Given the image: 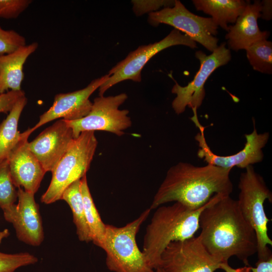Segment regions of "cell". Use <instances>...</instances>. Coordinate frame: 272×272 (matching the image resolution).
I'll use <instances>...</instances> for the list:
<instances>
[{
    "label": "cell",
    "instance_id": "6da1fadb",
    "mask_svg": "<svg viewBox=\"0 0 272 272\" xmlns=\"http://www.w3.org/2000/svg\"><path fill=\"white\" fill-rule=\"evenodd\" d=\"M198 235L207 250L222 262L235 256L246 266L248 258L257 253L256 233L243 217L237 200L216 194L201 212Z\"/></svg>",
    "mask_w": 272,
    "mask_h": 272
},
{
    "label": "cell",
    "instance_id": "7a4b0ae2",
    "mask_svg": "<svg viewBox=\"0 0 272 272\" xmlns=\"http://www.w3.org/2000/svg\"><path fill=\"white\" fill-rule=\"evenodd\" d=\"M231 170L208 164L196 166L179 162L168 169L150 209H156L174 201L196 210L216 194L230 195L233 189L230 177Z\"/></svg>",
    "mask_w": 272,
    "mask_h": 272
},
{
    "label": "cell",
    "instance_id": "3957f363",
    "mask_svg": "<svg viewBox=\"0 0 272 272\" xmlns=\"http://www.w3.org/2000/svg\"><path fill=\"white\" fill-rule=\"evenodd\" d=\"M212 197L206 205L196 210L189 209L178 202L156 209L146 228L142 250L150 268L155 269L160 267L162 253L171 242L194 236L199 229V216L211 203Z\"/></svg>",
    "mask_w": 272,
    "mask_h": 272
},
{
    "label": "cell",
    "instance_id": "277c9868",
    "mask_svg": "<svg viewBox=\"0 0 272 272\" xmlns=\"http://www.w3.org/2000/svg\"><path fill=\"white\" fill-rule=\"evenodd\" d=\"M237 200L240 210L246 221L254 230L257 243V261H264L272 256L268 245L272 240L268 235L267 217L264 202L272 201V193L263 177L255 171L252 165L245 168L240 176Z\"/></svg>",
    "mask_w": 272,
    "mask_h": 272
},
{
    "label": "cell",
    "instance_id": "5b68a950",
    "mask_svg": "<svg viewBox=\"0 0 272 272\" xmlns=\"http://www.w3.org/2000/svg\"><path fill=\"white\" fill-rule=\"evenodd\" d=\"M151 210L144 211L134 220L123 227L106 224L102 249L106 253V264L113 272H150L145 256L139 249L136 235Z\"/></svg>",
    "mask_w": 272,
    "mask_h": 272
},
{
    "label": "cell",
    "instance_id": "8992f818",
    "mask_svg": "<svg viewBox=\"0 0 272 272\" xmlns=\"http://www.w3.org/2000/svg\"><path fill=\"white\" fill-rule=\"evenodd\" d=\"M98 142L94 131H86L74 139L72 144L51 172L49 185L41 196V201L52 203L60 200L64 190L81 179L89 170Z\"/></svg>",
    "mask_w": 272,
    "mask_h": 272
},
{
    "label": "cell",
    "instance_id": "52a82bcc",
    "mask_svg": "<svg viewBox=\"0 0 272 272\" xmlns=\"http://www.w3.org/2000/svg\"><path fill=\"white\" fill-rule=\"evenodd\" d=\"M148 21L153 26L165 24L173 27L189 36L210 51L218 47V26L212 18L196 15L187 10L182 3L175 0L172 7H166L160 11L150 12Z\"/></svg>",
    "mask_w": 272,
    "mask_h": 272
},
{
    "label": "cell",
    "instance_id": "ba28073f",
    "mask_svg": "<svg viewBox=\"0 0 272 272\" xmlns=\"http://www.w3.org/2000/svg\"><path fill=\"white\" fill-rule=\"evenodd\" d=\"M177 45H183L191 48L197 47L194 41L174 29L160 41L139 46L113 67L108 74L110 76L108 79L99 88V96H103L108 89L122 81L130 80L140 82L141 71L148 61L163 49Z\"/></svg>",
    "mask_w": 272,
    "mask_h": 272
},
{
    "label": "cell",
    "instance_id": "9c48e42d",
    "mask_svg": "<svg viewBox=\"0 0 272 272\" xmlns=\"http://www.w3.org/2000/svg\"><path fill=\"white\" fill-rule=\"evenodd\" d=\"M127 98L125 93L99 96L94 99L91 111L85 117L76 120L64 119L72 128L74 138L86 131L103 130L117 136L123 135V130L131 125L128 110L118 109Z\"/></svg>",
    "mask_w": 272,
    "mask_h": 272
},
{
    "label": "cell",
    "instance_id": "30bf717a",
    "mask_svg": "<svg viewBox=\"0 0 272 272\" xmlns=\"http://www.w3.org/2000/svg\"><path fill=\"white\" fill-rule=\"evenodd\" d=\"M193 113L190 119L199 130L195 136L199 147L197 155L199 158L203 159L207 164L225 169H232L234 167L245 169L262 161L264 157L262 149L266 145L269 134L267 132L258 133L254 119L252 120L253 131L245 135L246 142L243 149L233 155L223 156L216 155L211 150L205 138V128L198 120L197 111L193 110Z\"/></svg>",
    "mask_w": 272,
    "mask_h": 272
},
{
    "label": "cell",
    "instance_id": "8fae6325",
    "mask_svg": "<svg viewBox=\"0 0 272 272\" xmlns=\"http://www.w3.org/2000/svg\"><path fill=\"white\" fill-rule=\"evenodd\" d=\"M226 45L225 42L221 43L209 55L200 50L195 52L200 67L193 79L184 87L175 82L171 90L176 95L172 103L176 114L183 113L186 107L197 109L200 106L206 95L204 85L206 81L215 70L231 60L230 50Z\"/></svg>",
    "mask_w": 272,
    "mask_h": 272
},
{
    "label": "cell",
    "instance_id": "7c38bea8",
    "mask_svg": "<svg viewBox=\"0 0 272 272\" xmlns=\"http://www.w3.org/2000/svg\"><path fill=\"white\" fill-rule=\"evenodd\" d=\"M221 263L198 236L169 244L162 253L160 268L165 272H214Z\"/></svg>",
    "mask_w": 272,
    "mask_h": 272
},
{
    "label": "cell",
    "instance_id": "4fadbf2b",
    "mask_svg": "<svg viewBox=\"0 0 272 272\" xmlns=\"http://www.w3.org/2000/svg\"><path fill=\"white\" fill-rule=\"evenodd\" d=\"M18 203L3 211L5 219L14 227L17 238L33 246H39L44 239V231L39 205L34 194L22 188L17 190Z\"/></svg>",
    "mask_w": 272,
    "mask_h": 272
},
{
    "label": "cell",
    "instance_id": "5bb4252c",
    "mask_svg": "<svg viewBox=\"0 0 272 272\" xmlns=\"http://www.w3.org/2000/svg\"><path fill=\"white\" fill-rule=\"evenodd\" d=\"M109 77L107 74L94 79L82 89L56 94L52 105L40 116L39 121L33 127L29 128L30 133L54 119L62 118L66 120H76L87 116L91 111L93 104L89 99L90 96Z\"/></svg>",
    "mask_w": 272,
    "mask_h": 272
},
{
    "label": "cell",
    "instance_id": "9a60e30c",
    "mask_svg": "<svg viewBox=\"0 0 272 272\" xmlns=\"http://www.w3.org/2000/svg\"><path fill=\"white\" fill-rule=\"evenodd\" d=\"M74 140L72 128L61 119L29 142V148L44 171L52 172Z\"/></svg>",
    "mask_w": 272,
    "mask_h": 272
},
{
    "label": "cell",
    "instance_id": "2e32d148",
    "mask_svg": "<svg viewBox=\"0 0 272 272\" xmlns=\"http://www.w3.org/2000/svg\"><path fill=\"white\" fill-rule=\"evenodd\" d=\"M22 133L20 141L7 160L15 187H23L25 191L35 194L46 172L29 148V129Z\"/></svg>",
    "mask_w": 272,
    "mask_h": 272
},
{
    "label": "cell",
    "instance_id": "e0dca14e",
    "mask_svg": "<svg viewBox=\"0 0 272 272\" xmlns=\"http://www.w3.org/2000/svg\"><path fill=\"white\" fill-rule=\"evenodd\" d=\"M261 3L254 1L249 2L242 14L233 25L229 26L225 36L229 48L238 51L246 50L251 44L262 39H267L269 32L261 31L258 26L257 20L261 16Z\"/></svg>",
    "mask_w": 272,
    "mask_h": 272
},
{
    "label": "cell",
    "instance_id": "ac0fdd59",
    "mask_svg": "<svg viewBox=\"0 0 272 272\" xmlns=\"http://www.w3.org/2000/svg\"><path fill=\"white\" fill-rule=\"evenodd\" d=\"M38 47V44L34 42L20 47L12 53L0 55V94L9 90H21L24 76V64Z\"/></svg>",
    "mask_w": 272,
    "mask_h": 272
},
{
    "label": "cell",
    "instance_id": "d6986e66",
    "mask_svg": "<svg viewBox=\"0 0 272 272\" xmlns=\"http://www.w3.org/2000/svg\"><path fill=\"white\" fill-rule=\"evenodd\" d=\"M249 1L243 0H193L194 7L212 16L218 26L228 32L229 23H235Z\"/></svg>",
    "mask_w": 272,
    "mask_h": 272
},
{
    "label": "cell",
    "instance_id": "ffe728a7",
    "mask_svg": "<svg viewBox=\"0 0 272 272\" xmlns=\"http://www.w3.org/2000/svg\"><path fill=\"white\" fill-rule=\"evenodd\" d=\"M27 103L25 96L21 98L0 123V163L8 158L22 138V133L18 130V122Z\"/></svg>",
    "mask_w": 272,
    "mask_h": 272
},
{
    "label": "cell",
    "instance_id": "44dd1931",
    "mask_svg": "<svg viewBox=\"0 0 272 272\" xmlns=\"http://www.w3.org/2000/svg\"><path fill=\"white\" fill-rule=\"evenodd\" d=\"M80 184L81 179H79L69 185L63 191L60 200L67 202L72 210L79 240L88 243L92 240L85 218Z\"/></svg>",
    "mask_w": 272,
    "mask_h": 272
},
{
    "label": "cell",
    "instance_id": "7402d4cb",
    "mask_svg": "<svg viewBox=\"0 0 272 272\" xmlns=\"http://www.w3.org/2000/svg\"><path fill=\"white\" fill-rule=\"evenodd\" d=\"M80 189L83 201L85 215L92 241L102 248L105 233V225L102 221L93 201L88 185L86 175L81 179Z\"/></svg>",
    "mask_w": 272,
    "mask_h": 272
},
{
    "label": "cell",
    "instance_id": "603a6c76",
    "mask_svg": "<svg viewBox=\"0 0 272 272\" xmlns=\"http://www.w3.org/2000/svg\"><path fill=\"white\" fill-rule=\"evenodd\" d=\"M247 57L253 69L264 74L272 73V43L262 39L246 49Z\"/></svg>",
    "mask_w": 272,
    "mask_h": 272
},
{
    "label": "cell",
    "instance_id": "cb8c5ba5",
    "mask_svg": "<svg viewBox=\"0 0 272 272\" xmlns=\"http://www.w3.org/2000/svg\"><path fill=\"white\" fill-rule=\"evenodd\" d=\"M18 198L8 160L0 163V208L4 210L12 206Z\"/></svg>",
    "mask_w": 272,
    "mask_h": 272
},
{
    "label": "cell",
    "instance_id": "d4e9b609",
    "mask_svg": "<svg viewBox=\"0 0 272 272\" xmlns=\"http://www.w3.org/2000/svg\"><path fill=\"white\" fill-rule=\"evenodd\" d=\"M37 257L29 252L8 254L0 252V272H15L21 267L37 263Z\"/></svg>",
    "mask_w": 272,
    "mask_h": 272
},
{
    "label": "cell",
    "instance_id": "484cf974",
    "mask_svg": "<svg viewBox=\"0 0 272 272\" xmlns=\"http://www.w3.org/2000/svg\"><path fill=\"white\" fill-rule=\"evenodd\" d=\"M26 45L25 37L13 30L0 27V55L12 53Z\"/></svg>",
    "mask_w": 272,
    "mask_h": 272
},
{
    "label": "cell",
    "instance_id": "4316f807",
    "mask_svg": "<svg viewBox=\"0 0 272 272\" xmlns=\"http://www.w3.org/2000/svg\"><path fill=\"white\" fill-rule=\"evenodd\" d=\"M31 3L30 0H0V18L16 19Z\"/></svg>",
    "mask_w": 272,
    "mask_h": 272
},
{
    "label": "cell",
    "instance_id": "83f0119b",
    "mask_svg": "<svg viewBox=\"0 0 272 272\" xmlns=\"http://www.w3.org/2000/svg\"><path fill=\"white\" fill-rule=\"evenodd\" d=\"M133 4V10L135 15H141L147 12L156 11L162 6L172 7L174 5L175 1H132Z\"/></svg>",
    "mask_w": 272,
    "mask_h": 272
},
{
    "label": "cell",
    "instance_id": "f1b7e54d",
    "mask_svg": "<svg viewBox=\"0 0 272 272\" xmlns=\"http://www.w3.org/2000/svg\"><path fill=\"white\" fill-rule=\"evenodd\" d=\"M24 96L25 92L22 90L9 91L0 94V113H8L16 102Z\"/></svg>",
    "mask_w": 272,
    "mask_h": 272
},
{
    "label": "cell",
    "instance_id": "f546056e",
    "mask_svg": "<svg viewBox=\"0 0 272 272\" xmlns=\"http://www.w3.org/2000/svg\"><path fill=\"white\" fill-rule=\"evenodd\" d=\"M252 272H272V256L264 261H257L256 266H251Z\"/></svg>",
    "mask_w": 272,
    "mask_h": 272
},
{
    "label": "cell",
    "instance_id": "4dcf8cb0",
    "mask_svg": "<svg viewBox=\"0 0 272 272\" xmlns=\"http://www.w3.org/2000/svg\"><path fill=\"white\" fill-rule=\"evenodd\" d=\"M261 3L260 17L264 20H270L272 17V1L271 0H264L261 1Z\"/></svg>",
    "mask_w": 272,
    "mask_h": 272
},
{
    "label": "cell",
    "instance_id": "1f68e13d",
    "mask_svg": "<svg viewBox=\"0 0 272 272\" xmlns=\"http://www.w3.org/2000/svg\"><path fill=\"white\" fill-rule=\"evenodd\" d=\"M219 269H222L225 272H250L251 266H245L239 268H233L229 265L228 262H222Z\"/></svg>",
    "mask_w": 272,
    "mask_h": 272
},
{
    "label": "cell",
    "instance_id": "d6a6232c",
    "mask_svg": "<svg viewBox=\"0 0 272 272\" xmlns=\"http://www.w3.org/2000/svg\"><path fill=\"white\" fill-rule=\"evenodd\" d=\"M9 235L10 232L8 229L0 231V244L4 238H7Z\"/></svg>",
    "mask_w": 272,
    "mask_h": 272
},
{
    "label": "cell",
    "instance_id": "836d02e7",
    "mask_svg": "<svg viewBox=\"0 0 272 272\" xmlns=\"http://www.w3.org/2000/svg\"><path fill=\"white\" fill-rule=\"evenodd\" d=\"M150 272H165L161 268L159 267L155 269H152Z\"/></svg>",
    "mask_w": 272,
    "mask_h": 272
}]
</instances>
